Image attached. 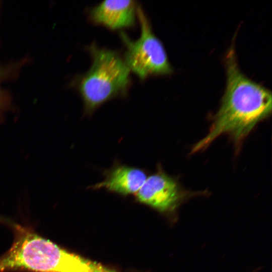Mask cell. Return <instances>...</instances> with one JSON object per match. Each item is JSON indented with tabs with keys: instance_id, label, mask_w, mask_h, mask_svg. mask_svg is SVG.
Wrapping results in <instances>:
<instances>
[{
	"instance_id": "cell-1",
	"label": "cell",
	"mask_w": 272,
	"mask_h": 272,
	"mask_svg": "<svg viewBox=\"0 0 272 272\" xmlns=\"http://www.w3.org/2000/svg\"><path fill=\"white\" fill-rule=\"evenodd\" d=\"M225 60L226 86L221 105L208 133L193 146L192 153L206 149L222 135H228L239 147L255 126L271 114V91L242 72L233 45Z\"/></svg>"
},
{
	"instance_id": "cell-2",
	"label": "cell",
	"mask_w": 272,
	"mask_h": 272,
	"mask_svg": "<svg viewBox=\"0 0 272 272\" xmlns=\"http://www.w3.org/2000/svg\"><path fill=\"white\" fill-rule=\"evenodd\" d=\"M88 48L92 65L78 78L76 86L83 101L85 113L91 115L107 101L126 96L130 71L115 51L100 48L95 44Z\"/></svg>"
},
{
	"instance_id": "cell-7",
	"label": "cell",
	"mask_w": 272,
	"mask_h": 272,
	"mask_svg": "<svg viewBox=\"0 0 272 272\" xmlns=\"http://www.w3.org/2000/svg\"><path fill=\"white\" fill-rule=\"evenodd\" d=\"M137 7L134 1H105L91 10L90 17L111 30L130 28L135 24Z\"/></svg>"
},
{
	"instance_id": "cell-3",
	"label": "cell",
	"mask_w": 272,
	"mask_h": 272,
	"mask_svg": "<svg viewBox=\"0 0 272 272\" xmlns=\"http://www.w3.org/2000/svg\"><path fill=\"white\" fill-rule=\"evenodd\" d=\"M10 248L0 256V272H73L77 254L18 225Z\"/></svg>"
},
{
	"instance_id": "cell-5",
	"label": "cell",
	"mask_w": 272,
	"mask_h": 272,
	"mask_svg": "<svg viewBox=\"0 0 272 272\" xmlns=\"http://www.w3.org/2000/svg\"><path fill=\"white\" fill-rule=\"evenodd\" d=\"M189 193L158 165L135 194L136 200L164 213L174 212Z\"/></svg>"
},
{
	"instance_id": "cell-8",
	"label": "cell",
	"mask_w": 272,
	"mask_h": 272,
	"mask_svg": "<svg viewBox=\"0 0 272 272\" xmlns=\"http://www.w3.org/2000/svg\"><path fill=\"white\" fill-rule=\"evenodd\" d=\"M1 76L2 75L0 72V81ZM6 101L5 100V98L3 97V94L1 92V90L0 89V118L1 117L4 111L6 109Z\"/></svg>"
},
{
	"instance_id": "cell-6",
	"label": "cell",
	"mask_w": 272,
	"mask_h": 272,
	"mask_svg": "<svg viewBox=\"0 0 272 272\" xmlns=\"http://www.w3.org/2000/svg\"><path fill=\"white\" fill-rule=\"evenodd\" d=\"M104 179L90 186L91 189H103L121 196L135 194L148 177L146 170L116 162L103 173Z\"/></svg>"
},
{
	"instance_id": "cell-4",
	"label": "cell",
	"mask_w": 272,
	"mask_h": 272,
	"mask_svg": "<svg viewBox=\"0 0 272 272\" xmlns=\"http://www.w3.org/2000/svg\"><path fill=\"white\" fill-rule=\"evenodd\" d=\"M137 15L141 26V35L136 40L130 39L121 32L120 37L126 51L124 61L130 71L144 80L151 76H166L173 73L162 42L152 31L142 9L138 6Z\"/></svg>"
}]
</instances>
